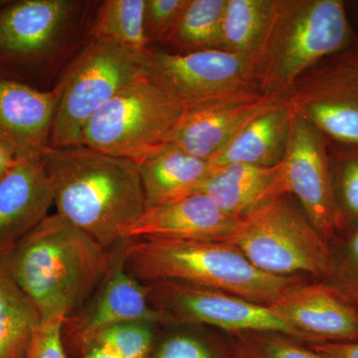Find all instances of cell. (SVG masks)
Returning a JSON list of instances; mask_svg holds the SVG:
<instances>
[{
	"mask_svg": "<svg viewBox=\"0 0 358 358\" xmlns=\"http://www.w3.org/2000/svg\"><path fill=\"white\" fill-rule=\"evenodd\" d=\"M308 346L327 358H358V341L348 343H310Z\"/></svg>",
	"mask_w": 358,
	"mask_h": 358,
	"instance_id": "obj_33",
	"label": "cell"
},
{
	"mask_svg": "<svg viewBox=\"0 0 358 358\" xmlns=\"http://www.w3.org/2000/svg\"><path fill=\"white\" fill-rule=\"evenodd\" d=\"M152 358H215L203 341L192 334H176L162 341Z\"/></svg>",
	"mask_w": 358,
	"mask_h": 358,
	"instance_id": "obj_32",
	"label": "cell"
},
{
	"mask_svg": "<svg viewBox=\"0 0 358 358\" xmlns=\"http://www.w3.org/2000/svg\"><path fill=\"white\" fill-rule=\"evenodd\" d=\"M286 100L329 145L358 147V78L327 59L299 78Z\"/></svg>",
	"mask_w": 358,
	"mask_h": 358,
	"instance_id": "obj_11",
	"label": "cell"
},
{
	"mask_svg": "<svg viewBox=\"0 0 358 358\" xmlns=\"http://www.w3.org/2000/svg\"><path fill=\"white\" fill-rule=\"evenodd\" d=\"M54 205L41 157H20L0 180V255L34 229Z\"/></svg>",
	"mask_w": 358,
	"mask_h": 358,
	"instance_id": "obj_16",
	"label": "cell"
},
{
	"mask_svg": "<svg viewBox=\"0 0 358 358\" xmlns=\"http://www.w3.org/2000/svg\"><path fill=\"white\" fill-rule=\"evenodd\" d=\"M237 218L228 215L204 193L147 208L124 233V240L167 239L219 241Z\"/></svg>",
	"mask_w": 358,
	"mask_h": 358,
	"instance_id": "obj_15",
	"label": "cell"
},
{
	"mask_svg": "<svg viewBox=\"0 0 358 358\" xmlns=\"http://www.w3.org/2000/svg\"><path fill=\"white\" fill-rule=\"evenodd\" d=\"M227 0H188L166 46L174 53L221 49Z\"/></svg>",
	"mask_w": 358,
	"mask_h": 358,
	"instance_id": "obj_24",
	"label": "cell"
},
{
	"mask_svg": "<svg viewBox=\"0 0 358 358\" xmlns=\"http://www.w3.org/2000/svg\"><path fill=\"white\" fill-rule=\"evenodd\" d=\"M65 320L42 322L33 336L25 358H68L63 327Z\"/></svg>",
	"mask_w": 358,
	"mask_h": 358,
	"instance_id": "obj_31",
	"label": "cell"
},
{
	"mask_svg": "<svg viewBox=\"0 0 358 358\" xmlns=\"http://www.w3.org/2000/svg\"><path fill=\"white\" fill-rule=\"evenodd\" d=\"M57 92L40 91L16 80L0 78V140L20 157H42L50 148Z\"/></svg>",
	"mask_w": 358,
	"mask_h": 358,
	"instance_id": "obj_17",
	"label": "cell"
},
{
	"mask_svg": "<svg viewBox=\"0 0 358 358\" xmlns=\"http://www.w3.org/2000/svg\"><path fill=\"white\" fill-rule=\"evenodd\" d=\"M237 338L239 358H327L296 339L272 333H242Z\"/></svg>",
	"mask_w": 358,
	"mask_h": 358,
	"instance_id": "obj_29",
	"label": "cell"
},
{
	"mask_svg": "<svg viewBox=\"0 0 358 358\" xmlns=\"http://www.w3.org/2000/svg\"><path fill=\"white\" fill-rule=\"evenodd\" d=\"M334 65L358 78V38L352 46L329 59Z\"/></svg>",
	"mask_w": 358,
	"mask_h": 358,
	"instance_id": "obj_34",
	"label": "cell"
},
{
	"mask_svg": "<svg viewBox=\"0 0 358 358\" xmlns=\"http://www.w3.org/2000/svg\"><path fill=\"white\" fill-rule=\"evenodd\" d=\"M119 255L112 257L109 272L76 313L66 320L67 336L84 350L99 331L127 322L166 324L167 320L152 306L148 285L136 280L124 268Z\"/></svg>",
	"mask_w": 358,
	"mask_h": 358,
	"instance_id": "obj_12",
	"label": "cell"
},
{
	"mask_svg": "<svg viewBox=\"0 0 358 358\" xmlns=\"http://www.w3.org/2000/svg\"><path fill=\"white\" fill-rule=\"evenodd\" d=\"M41 317L0 258V358H25Z\"/></svg>",
	"mask_w": 358,
	"mask_h": 358,
	"instance_id": "obj_22",
	"label": "cell"
},
{
	"mask_svg": "<svg viewBox=\"0 0 358 358\" xmlns=\"http://www.w3.org/2000/svg\"><path fill=\"white\" fill-rule=\"evenodd\" d=\"M155 326L148 322L114 324L99 331L85 348L91 343H99L122 358H150L154 345Z\"/></svg>",
	"mask_w": 358,
	"mask_h": 358,
	"instance_id": "obj_28",
	"label": "cell"
},
{
	"mask_svg": "<svg viewBox=\"0 0 358 358\" xmlns=\"http://www.w3.org/2000/svg\"><path fill=\"white\" fill-rule=\"evenodd\" d=\"M272 0H227L221 33V50L248 59L254 66Z\"/></svg>",
	"mask_w": 358,
	"mask_h": 358,
	"instance_id": "obj_25",
	"label": "cell"
},
{
	"mask_svg": "<svg viewBox=\"0 0 358 358\" xmlns=\"http://www.w3.org/2000/svg\"><path fill=\"white\" fill-rule=\"evenodd\" d=\"M20 157V154L13 145L0 140V180L15 166Z\"/></svg>",
	"mask_w": 358,
	"mask_h": 358,
	"instance_id": "obj_35",
	"label": "cell"
},
{
	"mask_svg": "<svg viewBox=\"0 0 358 358\" xmlns=\"http://www.w3.org/2000/svg\"><path fill=\"white\" fill-rule=\"evenodd\" d=\"M145 54L93 40L73 61L55 89L57 103L50 148L80 145L90 120L122 90L148 75Z\"/></svg>",
	"mask_w": 358,
	"mask_h": 358,
	"instance_id": "obj_7",
	"label": "cell"
},
{
	"mask_svg": "<svg viewBox=\"0 0 358 358\" xmlns=\"http://www.w3.org/2000/svg\"><path fill=\"white\" fill-rule=\"evenodd\" d=\"M282 164L287 192L329 243L345 225L334 196L329 143L315 127L294 113Z\"/></svg>",
	"mask_w": 358,
	"mask_h": 358,
	"instance_id": "obj_10",
	"label": "cell"
},
{
	"mask_svg": "<svg viewBox=\"0 0 358 358\" xmlns=\"http://www.w3.org/2000/svg\"><path fill=\"white\" fill-rule=\"evenodd\" d=\"M145 0H106L92 28L93 40L147 53L150 42L145 34Z\"/></svg>",
	"mask_w": 358,
	"mask_h": 358,
	"instance_id": "obj_23",
	"label": "cell"
},
{
	"mask_svg": "<svg viewBox=\"0 0 358 358\" xmlns=\"http://www.w3.org/2000/svg\"><path fill=\"white\" fill-rule=\"evenodd\" d=\"M122 244L124 268L145 285L176 282L268 306L301 282L299 277L259 270L235 247L223 242L138 239Z\"/></svg>",
	"mask_w": 358,
	"mask_h": 358,
	"instance_id": "obj_3",
	"label": "cell"
},
{
	"mask_svg": "<svg viewBox=\"0 0 358 358\" xmlns=\"http://www.w3.org/2000/svg\"><path fill=\"white\" fill-rule=\"evenodd\" d=\"M334 196L345 228L358 225V147L329 145Z\"/></svg>",
	"mask_w": 358,
	"mask_h": 358,
	"instance_id": "obj_27",
	"label": "cell"
},
{
	"mask_svg": "<svg viewBox=\"0 0 358 358\" xmlns=\"http://www.w3.org/2000/svg\"><path fill=\"white\" fill-rule=\"evenodd\" d=\"M234 358H239V357H237V355H235Z\"/></svg>",
	"mask_w": 358,
	"mask_h": 358,
	"instance_id": "obj_38",
	"label": "cell"
},
{
	"mask_svg": "<svg viewBox=\"0 0 358 358\" xmlns=\"http://www.w3.org/2000/svg\"><path fill=\"white\" fill-rule=\"evenodd\" d=\"M188 0H145V28L148 42L167 44Z\"/></svg>",
	"mask_w": 358,
	"mask_h": 358,
	"instance_id": "obj_30",
	"label": "cell"
},
{
	"mask_svg": "<svg viewBox=\"0 0 358 358\" xmlns=\"http://www.w3.org/2000/svg\"><path fill=\"white\" fill-rule=\"evenodd\" d=\"M110 252L55 213L0 258L42 322H50L69 319L93 296L109 272Z\"/></svg>",
	"mask_w": 358,
	"mask_h": 358,
	"instance_id": "obj_1",
	"label": "cell"
},
{
	"mask_svg": "<svg viewBox=\"0 0 358 358\" xmlns=\"http://www.w3.org/2000/svg\"><path fill=\"white\" fill-rule=\"evenodd\" d=\"M350 6L353 7V13H355V17L358 20V1L350 2ZM358 38V35L357 39Z\"/></svg>",
	"mask_w": 358,
	"mask_h": 358,
	"instance_id": "obj_37",
	"label": "cell"
},
{
	"mask_svg": "<svg viewBox=\"0 0 358 358\" xmlns=\"http://www.w3.org/2000/svg\"><path fill=\"white\" fill-rule=\"evenodd\" d=\"M357 40L341 0H272L254 70L261 91L286 98L306 72Z\"/></svg>",
	"mask_w": 358,
	"mask_h": 358,
	"instance_id": "obj_4",
	"label": "cell"
},
{
	"mask_svg": "<svg viewBox=\"0 0 358 358\" xmlns=\"http://www.w3.org/2000/svg\"><path fill=\"white\" fill-rule=\"evenodd\" d=\"M219 242L235 247L268 274L310 275L320 281L331 266V248L293 195L282 192L237 218Z\"/></svg>",
	"mask_w": 358,
	"mask_h": 358,
	"instance_id": "obj_5",
	"label": "cell"
},
{
	"mask_svg": "<svg viewBox=\"0 0 358 358\" xmlns=\"http://www.w3.org/2000/svg\"><path fill=\"white\" fill-rule=\"evenodd\" d=\"M185 114V107L148 73L90 120L80 145L138 164L169 145Z\"/></svg>",
	"mask_w": 358,
	"mask_h": 358,
	"instance_id": "obj_6",
	"label": "cell"
},
{
	"mask_svg": "<svg viewBox=\"0 0 358 358\" xmlns=\"http://www.w3.org/2000/svg\"><path fill=\"white\" fill-rule=\"evenodd\" d=\"M145 209L193 194L213 173L210 160L167 145L138 162Z\"/></svg>",
	"mask_w": 358,
	"mask_h": 358,
	"instance_id": "obj_21",
	"label": "cell"
},
{
	"mask_svg": "<svg viewBox=\"0 0 358 358\" xmlns=\"http://www.w3.org/2000/svg\"><path fill=\"white\" fill-rule=\"evenodd\" d=\"M73 0H20L0 9V57L31 64L45 57L76 15Z\"/></svg>",
	"mask_w": 358,
	"mask_h": 358,
	"instance_id": "obj_13",
	"label": "cell"
},
{
	"mask_svg": "<svg viewBox=\"0 0 358 358\" xmlns=\"http://www.w3.org/2000/svg\"><path fill=\"white\" fill-rule=\"evenodd\" d=\"M279 99L262 94L225 105L186 110L169 145L211 160L254 117Z\"/></svg>",
	"mask_w": 358,
	"mask_h": 358,
	"instance_id": "obj_18",
	"label": "cell"
},
{
	"mask_svg": "<svg viewBox=\"0 0 358 358\" xmlns=\"http://www.w3.org/2000/svg\"><path fill=\"white\" fill-rule=\"evenodd\" d=\"M329 244L331 266L322 282L358 312V225L345 228Z\"/></svg>",
	"mask_w": 358,
	"mask_h": 358,
	"instance_id": "obj_26",
	"label": "cell"
},
{
	"mask_svg": "<svg viewBox=\"0 0 358 358\" xmlns=\"http://www.w3.org/2000/svg\"><path fill=\"white\" fill-rule=\"evenodd\" d=\"M293 110L281 98L254 117L210 160L214 167L230 164L271 167L284 162Z\"/></svg>",
	"mask_w": 358,
	"mask_h": 358,
	"instance_id": "obj_19",
	"label": "cell"
},
{
	"mask_svg": "<svg viewBox=\"0 0 358 358\" xmlns=\"http://www.w3.org/2000/svg\"><path fill=\"white\" fill-rule=\"evenodd\" d=\"M56 213L110 250L145 210L138 164L85 145L47 148L41 157Z\"/></svg>",
	"mask_w": 358,
	"mask_h": 358,
	"instance_id": "obj_2",
	"label": "cell"
},
{
	"mask_svg": "<svg viewBox=\"0 0 358 358\" xmlns=\"http://www.w3.org/2000/svg\"><path fill=\"white\" fill-rule=\"evenodd\" d=\"M197 192L208 195L225 213L239 218L266 199L287 192L284 164L215 167Z\"/></svg>",
	"mask_w": 358,
	"mask_h": 358,
	"instance_id": "obj_20",
	"label": "cell"
},
{
	"mask_svg": "<svg viewBox=\"0 0 358 358\" xmlns=\"http://www.w3.org/2000/svg\"><path fill=\"white\" fill-rule=\"evenodd\" d=\"M148 76L186 110L213 107L262 95L248 59L221 49L174 53L148 50Z\"/></svg>",
	"mask_w": 358,
	"mask_h": 358,
	"instance_id": "obj_8",
	"label": "cell"
},
{
	"mask_svg": "<svg viewBox=\"0 0 358 358\" xmlns=\"http://www.w3.org/2000/svg\"><path fill=\"white\" fill-rule=\"evenodd\" d=\"M152 306L167 322L208 324L233 334H280L307 341L305 336L275 315L268 306L234 294L176 282L148 285Z\"/></svg>",
	"mask_w": 358,
	"mask_h": 358,
	"instance_id": "obj_9",
	"label": "cell"
},
{
	"mask_svg": "<svg viewBox=\"0 0 358 358\" xmlns=\"http://www.w3.org/2000/svg\"><path fill=\"white\" fill-rule=\"evenodd\" d=\"M84 358H122L107 346L91 343L83 350Z\"/></svg>",
	"mask_w": 358,
	"mask_h": 358,
	"instance_id": "obj_36",
	"label": "cell"
},
{
	"mask_svg": "<svg viewBox=\"0 0 358 358\" xmlns=\"http://www.w3.org/2000/svg\"><path fill=\"white\" fill-rule=\"evenodd\" d=\"M268 308L310 343L358 341L357 310L326 282L294 285Z\"/></svg>",
	"mask_w": 358,
	"mask_h": 358,
	"instance_id": "obj_14",
	"label": "cell"
}]
</instances>
